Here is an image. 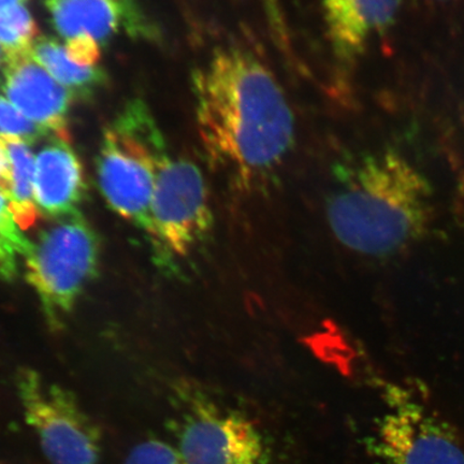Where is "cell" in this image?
<instances>
[{
  "label": "cell",
  "mask_w": 464,
  "mask_h": 464,
  "mask_svg": "<svg viewBox=\"0 0 464 464\" xmlns=\"http://www.w3.org/2000/svg\"><path fill=\"white\" fill-rule=\"evenodd\" d=\"M100 239L77 212L40 232L25 256V277L42 304L46 323L60 330L96 276Z\"/></svg>",
  "instance_id": "277c9868"
},
{
  "label": "cell",
  "mask_w": 464,
  "mask_h": 464,
  "mask_svg": "<svg viewBox=\"0 0 464 464\" xmlns=\"http://www.w3.org/2000/svg\"><path fill=\"white\" fill-rule=\"evenodd\" d=\"M5 61H7V57H5V52L2 49V46H0V72H4Z\"/></svg>",
  "instance_id": "44dd1931"
},
{
  "label": "cell",
  "mask_w": 464,
  "mask_h": 464,
  "mask_svg": "<svg viewBox=\"0 0 464 464\" xmlns=\"http://www.w3.org/2000/svg\"><path fill=\"white\" fill-rule=\"evenodd\" d=\"M402 0H321L335 60L352 66L374 38L392 27Z\"/></svg>",
  "instance_id": "8fae6325"
},
{
  "label": "cell",
  "mask_w": 464,
  "mask_h": 464,
  "mask_svg": "<svg viewBox=\"0 0 464 464\" xmlns=\"http://www.w3.org/2000/svg\"><path fill=\"white\" fill-rule=\"evenodd\" d=\"M3 75L5 94L23 115L54 137L71 140L67 116L77 98L40 66L31 52L7 57Z\"/></svg>",
  "instance_id": "9c48e42d"
},
{
  "label": "cell",
  "mask_w": 464,
  "mask_h": 464,
  "mask_svg": "<svg viewBox=\"0 0 464 464\" xmlns=\"http://www.w3.org/2000/svg\"><path fill=\"white\" fill-rule=\"evenodd\" d=\"M24 3L25 0H0V13L4 10L14 7V5H23Z\"/></svg>",
  "instance_id": "ffe728a7"
},
{
  "label": "cell",
  "mask_w": 464,
  "mask_h": 464,
  "mask_svg": "<svg viewBox=\"0 0 464 464\" xmlns=\"http://www.w3.org/2000/svg\"><path fill=\"white\" fill-rule=\"evenodd\" d=\"M86 184L77 153L63 139L53 137L34 161V200L42 216L62 218L80 212Z\"/></svg>",
  "instance_id": "7c38bea8"
},
{
  "label": "cell",
  "mask_w": 464,
  "mask_h": 464,
  "mask_svg": "<svg viewBox=\"0 0 464 464\" xmlns=\"http://www.w3.org/2000/svg\"><path fill=\"white\" fill-rule=\"evenodd\" d=\"M7 149L13 191L10 210L15 223L24 231L36 225L42 214L34 200V155L29 144L19 140H4Z\"/></svg>",
  "instance_id": "5bb4252c"
},
{
  "label": "cell",
  "mask_w": 464,
  "mask_h": 464,
  "mask_svg": "<svg viewBox=\"0 0 464 464\" xmlns=\"http://www.w3.org/2000/svg\"><path fill=\"white\" fill-rule=\"evenodd\" d=\"M193 91L207 158L237 184L269 177L292 153L293 109L274 72L252 52L218 48L193 74Z\"/></svg>",
  "instance_id": "6da1fadb"
},
{
  "label": "cell",
  "mask_w": 464,
  "mask_h": 464,
  "mask_svg": "<svg viewBox=\"0 0 464 464\" xmlns=\"http://www.w3.org/2000/svg\"><path fill=\"white\" fill-rule=\"evenodd\" d=\"M44 5L66 40L90 36L103 44L121 32L138 38L155 34L136 0H44Z\"/></svg>",
  "instance_id": "30bf717a"
},
{
  "label": "cell",
  "mask_w": 464,
  "mask_h": 464,
  "mask_svg": "<svg viewBox=\"0 0 464 464\" xmlns=\"http://www.w3.org/2000/svg\"><path fill=\"white\" fill-rule=\"evenodd\" d=\"M164 137L140 101L131 102L103 133L96 160L104 199L121 218L152 234V201Z\"/></svg>",
  "instance_id": "3957f363"
},
{
  "label": "cell",
  "mask_w": 464,
  "mask_h": 464,
  "mask_svg": "<svg viewBox=\"0 0 464 464\" xmlns=\"http://www.w3.org/2000/svg\"><path fill=\"white\" fill-rule=\"evenodd\" d=\"M101 44L90 36H79L66 40L65 49L69 57L78 65L95 67L101 58Z\"/></svg>",
  "instance_id": "d6986e66"
},
{
  "label": "cell",
  "mask_w": 464,
  "mask_h": 464,
  "mask_svg": "<svg viewBox=\"0 0 464 464\" xmlns=\"http://www.w3.org/2000/svg\"><path fill=\"white\" fill-rule=\"evenodd\" d=\"M438 2H445V0H438Z\"/></svg>",
  "instance_id": "7402d4cb"
},
{
  "label": "cell",
  "mask_w": 464,
  "mask_h": 464,
  "mask_svg": "<svg viewBox=\"0 0 464 464\" xmlns=\"http://www.w3.org/2000/svg\"><path fill=\"white\" fill-rule=\"evenodd\" d=\"M125 464H183L176 448L158 439L138 444L127 456Z\"/></svg>",
  "instance_id": "ac0fdd59"
},
{
  "label": "cell",
  "mask_w": 464,
  "mask_h": 464,
  "mask_svg": "<svg viewBox=\"0 0 464 464\" xmlns=\"http://www.w3.org/2000/svg\"><path fill=\"white\" fill-rule=\"evenodd\" d=\"M44 137L54 136L44 127L33 123L13 103L0 96V139L33 144Z\"/></svg>",
  "instance_id": "e0dca14e"
},
{
  "label": "cell",
  "mask_w": 464,
  "mask_h": 464,
  "mask_svg": "<svg viewBox=\"0 0 464 464\" xmlns=\"http://www.w3.org/2000/svg\"><path fill=\"white\" fill-rule=\"evenodd\" d=\"M188 404L177 429L183 464H268L263 435L252 421L197 399Z\"/></svg>",
  "instance_id": "ba28073f"
},
{
  "label": "cell",
  "mask_w": 464,
  "mask_h": 464,
  "mask_svg": "<svg viewBox=\"0 0 464 464\" xmlns=\"http://www.w3.org/2000/svg\"><path fill=\"white\" fill-rule=\"evenodd\" d=\"M327 200L330 229L342 246L391 258L426 239L435 220L428 178L397 150L371 152L335 167Z\"/></svg>",
  "instance_id": "7a4b0ae2"
},
{
  "label": "cell",
  "mask_w": 464,
  "mask_h": 464,
  "mask_svg": "<svg viewBox=\"0 0 464 464\" xmlns=\"http://www.w3.org/2000/svg\"><path fill=\"white\" fill-rule=\"evenodd\" d=\"M16 390L25 423L49 464H100L101 428L73 392L31 369L17 372Z\"/></svg>",
  "instance_id": "5b68a950"
},
{
  "label": "cell",
  "mask_w": 464,
  "mask_h": 464,
  "mask_svg": "<svg viewBox=\"0 0 464 464\" xmlns=\"http://www.w3.org/2000/svg\"><path fill=\"white\" fill-rule=\"evenodd\" d=\"M31 55L75 98L85 100L107 82V74L102 68L78 65L69 57L65 45L54 38L39 37L33 44Z\"/></svg>",
  "instance_id": "4fadbf2b"
},
{
  "label": "cell",
  "mask_w": 464,
  "mask_h": 464,
  "mask_svg": "<svg viewBox=\"0 0 464 464\" xmlns=\"http://www.w3.org/2000/svg\"><path fill=\"white\" fill-rule=\"evenodd\" d=\"M36 22L24 5L0 13V46L5 57L28 53L39 38Z\"/></svg>",
  "instance_id": "2e32d148"
},
{
  "label": "cell",
  "mask_w": 464,
  "mask_h": 464,
  "mask_svg": "<svg viewBox=\"0 0 464 464\" xmlns=\"http://www.w3.org/2000/svg\"><path fill=\"white\" fill-rule=\"evenodd\" d=\"M391 396L377 429L381 457L390 464H464L463 442L449 421L409 393Z\"/></svg>",
  "instance_id": "52a82bcc"
},
{
  "label": "cell",
  "mask_w": 464,
  "mask_h": 464,
  "mask_svg": "<svg viewBox=\"0 0 464 464\" xmlns=\"http://www.w3.org/2000/svg\"><path fill=\"white\" fill-rule=\"evenodd\" d=\"M213 224L210 194L199 167L165 150L158 164L150 239L165 257L185 258L207 240Z\"/></svg>",
  "instance_id": "8992f818"
},
{
  "label": "cell",
  "mask_w": 464,
  "mask_h": 464,
  "mask_svg": "<svg viewBox=\"0 0 464 464\" xmlns=\"http://www.w3.org/2000/svg\"><path fill=\"white\" fill-rule=\"evenodd\" d=\"M22 231L11 213L8 197L0 190V280H14L19 260L32 248L33 242Z\"/></svg>",
  "instance_id": "9a60e30c"
}]
</instances>
